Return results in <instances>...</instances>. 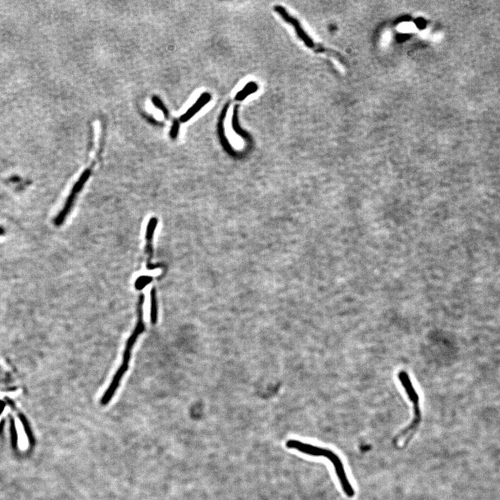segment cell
<instances>
[{
	"instance_id": "6da1fadb",
	"label": "cell",
	"mask_w": 500,
	"mask_h": 500,
	"mask_svg": "<svg viewBox=\"0 0 500 500\" xmlns=\"http://www.w3.org/2000/svg\"><path fill=\"white\" fill-rule=\"evenodd\" d=\"M287 448L296 450L302 454L314 457H322L327 459L331 463L335 470L336 476L339 480L340 486L343 493L347 497L352 498L355 496V488L349 481L346 470L341 457L330 449L325 448L316 445L302 442V441L291 439L286 441Z\"/></svg>"
},
{
	"instance_id": "7a4b0ae2",
	"label": "cell",
	"mask_w": 500,
	"mask_h": 500,
	"mask_svg": "<svg viewBox=\"0 0 500 500\" xmlns=\"http://www.w3.org/2000/svg\"><path fill=\"white\" fill-rule=\"evenodd\" d=\"M144 300V297L143 294H140L139 298H138L137 325H136V327L135 328L132 335L129 338L128 341L127 342L124 355H123L122 364H121L120 368L117 371L116 374L113 377L112 382H111L110 386H109L108 389L105 392L102 398H101V404L102 405H107V404H109V402L111 401V400L112 399L115 393H116L117 389H118L119 386H120L123 376H124L127 371L128 370L131 355H132V349L134 348L135 343L137 341L138 337L141 335L142 332L144 331V329H145V325H144L143 321Z\"/></svg>"
},
{
	"instance_id": "3957f363",
	"label": "cell",
	"mask_w": 500,
	"mask_h": 500,
	"mask_svg": "<svg viewBox=\"0 0 500 500\" xmlns=\"http://www.w3.org/2000/svg\"><path fill=\"white\" fill-rule=\"evenodd\" d=\"M398 379L401 386L413 405V419L411 424L402 430L394 439V444L398 446H405L411 441L415 431L419 429L422 421V413L420 397L414 387L409 374L405 370L398 373Z\"/></svg>"
},
{
	"instance_id": "277c9868",
	"label": "cell",
	"mask_w": 500,
	"mask_h": 500,
	"mask_svg": "<svg viewBox=\"0 0 500 500\" xmlns=\"http://www.w3.org/2000/svg\"><path fill=\"white\" fill-rule=\"evenodd\" d=\"M92 173V171L91 169H87L82 175L80 176L79 180L77 181L74 185L72 189L71 192H70L69 196L68 197L67 200L65 204H64V208L60 211L59 214L56 216L55 220H54V224L56 226H60L64 223V221L68 214L71 212L72 206H73L74 203H75L76 198H77V195L79 194L83 187L85 186V183H87L88 179H89L90 176H91Z\"/></svg>"
},
{
	"instance_id": "5b68a950",
	"label": "cell",
	"mask_w": 500,
	"mask_h": 500,
	"mask_svg": "<svg viewBox=\"0 0 500 500\" xmlns=\"http://www.w3.org/2000/svg\"><path fill=\"white\" fill-rule=\"evenodd\" d=\"M275 11H276L277 13H279L281 15V17L286 21V23H289L294 26L295 30H296L297 34L299 36V38L301 39L304 44H306V46L310 48H315L316 46L314 43L312 42L311 39L308 37V35L306 34L305 31H304L302 27L301 26L300 22L295 18V17L291 16L285 8L281 7L280 5H277L275 7Z\"/></svg>"
},
{
	"instance_id": "8992f818",
	"label": "cell",
	"mask_w": 500,
	"mask_h": 500,
	"mask_svg": "<svg viewBox=\"0 0 500 500\" xmlns=\"http://www.w3.org/2000/svg\"><path fill=\"white\" fill-rule=\"evenodd\" d=\"M211 99H212V95H211L210 93H202V95H201V96L197 99L196 102H195L194 105H193V106L191 107V108L184 113V114H183L182 116L180 117V118H179V121H180L181 122L184 123L186 122L187 121L191 120V119L193 118V116H195V115L196 114V113L198 112L200 109H202L203 107L205 106V105L210 102Z\"/></svg>"
},
{
	"instance_id": "52a82bcc",
	"label": "cell",
	"mask_w": 500,
	"mask_h": 500,
	"mask_svg": "<svg viewBox=\"0 0 500 500\" xmlns=\"http://www.w3.org/2000/svg\"><path fill=\"white\" fill-rule=\"evenodd\" d=\"M158 220L156 218H152L150 219L149 223H148L147 232H146V253L148 255V267L150 265V261H151L152 256H153V246H152V243H153V236L154 231H155L156 226H157Z\"/></svg>"
},
{
	"instance_id": "ba28073f",
	"label": "cell",
	"mask_w": 500,
	"mask_h": 500,
	"mask_svg": "<svg viewBox=\"0 0 500 500\" xmlns=\"http://www.w3.org/2000/svg\"><path fill=\"white\" fill-rule=\"evenodd\" d=\"M258 91V85L255 82L251 81L247 84V85L236 94L235 101H243V99L247 98L249 95H251Z\"/></svg>"
},
{
	"instance_id": "9c48e42d",
	"label": "cell",
	"mask_w": 500,
	"mask_h": 500,
	"mask_svg": "<svg viewBox=\"0 0 500 500\" xmlns=\"http://www.w3.org/2000/svg\"><path fill=\"white\" fill-rule=\"evenodd\" d=\"M232 127L236 134L240 135L242 137H247V134H246L244 130H242L239 123H238V105H236L234 109L233 116H232Z\"/></svg>"
},
{
	"instance_id": "30bf717a",
	"label": "cell",
	"mask_w": 500,
	"mask_h": 500,
	"mask_svg": "<svg viewBox=\"0 0 500 500\" xmlns=\"http://www.w3.org/2000/svg\"><path fill=\"white\" fill-rule=\"evenodd\" d=\"M157 300H156V289L153 288L151 290V322L153 325H155L157 322Z\"/></svg>"
},
{
	"instance_id": "8fae6325",
	"label": "cell",
	"mask_w": 500,
	"mask_h": 500,
	"mask_svg": "<svg viewBox=\"0 0 500 500\" xmlns=\"http://www.w3.org/2000/svg\"><path fill=\"white\" fill-rule=\"evenodd\" d=\"M152 103H154V106L156 108L159 109L163 112L164 116H165L166 118H169V111L168 109L166 108L165 105L163 103V101L159 98V97L156 96H154L152 97Z\"/></svg>"
},
{
	"instance_id": "7c38bea8",
	"label": "cell",
	"mask_w": 500,
	"mask_h": 500,
	"mask_svg": "<svg viewBox=\"0 0 500 500\" xmlns=\"http://www.w3.org/2000/svg\"><path fill=\"white\" fill-rule=\"evenodd\" d=\"M152 281V277H140L137 279V281H136V288H137L138 290H142L144 287L147 286V285L149 284V283L151 282Z\"/></svg>"
},
{
	"instance_id": "4fadbf2b",
	"label": "cell",
	"mask_w": 500,
	"mask_h": 500,
	"mask_svg": "<svg viewBox=\"0 0 500 500\" xmlns=\"http://www.w3.org/2000/svg\"><path fill=\"white\" fill-rule=\"evenodd\" d=\"M400 31L403 33H411L415 31L416 27L415 25L413 24L412 23H404L400 25L399 28Z\"/></svg>"
},
{
	"instance_id": "5bb4252c",
	"label": "cell",
	"mask_w": 500,
	"mask_h": 500,
	"mask_svg": "<svg viewBox=\"0 0 500 500\" xmlns=\"http://www.w3.org/2000/svg\"><path fill=\"white\" fill-rule=\"evenodd\" d=\"M179 132V122L177 120H174L173 125H172V128L171 132H170V135H171V137L173 139H175L178 136Z\"/></svg>"
},
{
	"instance_id": "9a60e30c",
	"label": "cell",
	"mask_w": 500,
	"mask_h": 500,
	"mask_svg": "<svg viewBox=\"0 0 500 500\" xmlns=\"http://www.w3.org/2000/svg\"><path fill=\"white\" fill-rule=\"evenodd\" d=\"M11 441L13 447H16L17 444V434L16 429L15 428L14 424L12 423L11 427Z\"/></svg>"
}]
</instances>
